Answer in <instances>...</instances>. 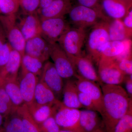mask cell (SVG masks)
Here are the masks:
<instances>
[{
    "label": "cell",
    "mask_w": 132,
    "mask_h": 132,
    "mask_svg": "<svg viewBox=\"0 0 132 132\" xmlns=\"http://www.w3.org/2000/svg\"><path fill=\"white\" fill-rule=\"evenodd\" d=\"M103 108L101 115L106 132H112L119 120L132 107V98L120 85L103 84Z\"/></svg>",
    "instance_id": "cell-1"
},
{
    "label": "cell",
    "mask_w": 132,
    "mask_h": 132,
    "mask_svg": "<svg viewBox=\"0 0 132 132\" xmlns=\"http://www.w3.org/2000/svg\"><path fill=\"white\" fill-rule=\"evenodd\" d=\"M109 21L101 20L91 27L87 35L85 47L87 55L97 65L104 48L110 41L108 33Z\"/></svg>",
    "instance_id": "cell-2"
},
{
    "label": "cell",
    "mask_w": 132,
    "mask_h": 132,
    "mask_svg": "<svg viewBox=\"0 0 132 132\" xmlns=\"http://www.w3.org/2000/svg\"><path fill=\"white\" fill-rule=\"evenodd\" d=\"M87 35L86 29L71 27L62 36L57 43L67 54L76 57L85 56L83 49Z\"/></svg>",
    "instance_id": "cell-3"
},
{
    "label": "cell",
    "mask_w": 132,
    "mask_h": 132,
    "mask_svg": "<svg viewBox=\"0 0 132 132\" xmlns=\"http://www.w3.org/2000/svg\"><path fill=\"white\" fill-rule=\"evenodd\" d=\"M68 14L70 24L74 27L85 29L92 27L101 20L109 21L101 12L79 5L72 6Z\"/></svg>",
    "instance_id": "cell-4"
},
{
    "label": "cell",
    "mask_w": 132,
    "mask_h": 132,
    "mask_svg": "<svg viewBox=\"0 0 132 132\" xmlns=\"http://www.w3.org/2000/svg\"><path fill=\"white\" fill-rule=\"evenodd\" d=\"M0 23L12 48L22 56L25 54L26 41L18 27L15 14L0 15Z\"/></svg>",
    "instance_id": "cell-5"
},
{
    "label": "cell",
    "mask_w": 132,
    "mask_h": 132,
    "mask_svg": "<svg viewBox=\"0 0 132 132\" xmlns=\"http://www.w3.org/2000/svg\"><path fill=\"white\" fill-rule=\"evenodd\" d=\"M41 36L50 44L56 43L71 27L64 16L40 20Z\"/></svg>",
    "instance_id": "cell-6"
},
{
    "label": "cell",
    "mask_w": 132,
    "mask_h": 132,
    "mask_svg": "<svg viewBox=\"0 0 132 132\" xmlns=\"http://www.w3.org/2000/svg\"><path fill=\"white\" fill-rule=\"evenodd\" d=\"M50 57L55 67L64 80L76 78L78 75L67 54L57 43L51 44Z\"/></svg>",
    "instance_id": "cell-7"
},
{
    "label": "cell",
    "mask_w": 132,
    "mask_h": 132,
    "mask_svg": "<svg viewBox=\"0 0 132 132\" xmlns=\"http://www.w3.org/2000/svg\"><path fill=\"white\" fill-rule=\"evenodd\" d=\"M54 117L62 130L81 132L79 125L80 110L79 109L67 107L61 101Z\"/></svg>",
    "instance_id": "cell-8"
},
{
    "label": "cell",
    "mask_w": 132,
    "mask_h": 132,
    "mask_svg": "<svg viewBox=\"0 0 132 132\" xmlns=\"http://www.w3.org/2000/svg\"><path fill=\"white\" fill-rule=\"evenodd\" d=\"M97 66L98 75L102 84L120 85L123 83L125 76L115 61L101 59Z\"/></svg>",
    "instance_id": "cell-9"
},
{
    "label": "cell",
    "mask_w": 132,
    "mask_h": 132,
    "mask_svg": "<svg viewBox=\"0 0 132 132\" xmlns=\"http://www.w3.org/2000/svg\"><path fill=\"white\" fill-rule=\"evenodd\" d=\"M39 80L48 87L60 100L62 97L64 80L58 73L53 62H45Z\"/></svg>",
    "instance_id": "cell-10"
},
{
    "label": "cell",
    "mask_w": 132,
    "mask_h": 132,
    "mask_svg": "<svg viewBox=\"0 0 132 132\" xmlns=\"http://www.w3.org/2000/svg\"><path fill=\"white\" fill-rule=\"evenodd\" d=\"M132 41L127 39L122 41H109L102 51L100 59L116 61L132 57Z\"/></svg>",
    "instance_id": "cell-11"
},
{
    "label": "cell",
    "mask_w": 132,
    "mask_h": 132,
    "mask_svg": "<svg viewBox=\"0 0 132 132\" xmlns=\"http://www.w3.org/2000/svg\"><path fill=\"white\" fill-rule=\"evenodd\" d=\"M75 82L79 92L84 93L91 98L97 111L101 114L103 108V94L100 85L92 81L83 79L77 76Z\"/></svg>",
    "instance_id": "cell-12"
},
{
    "label": "cell",
    "mask_w": 132,
    "mask_h": 132,
    "mask_svg": "<svg viewBox=\"0 0 132 132\" xmlns=\"http://www.w3.org/2000/svg\"><path fill=\"white\" fill-rule=\"evenodd\" d=\"M78 76L85 79L103 85L95 68L93 61L87 56L76 57L68 55Z\"/></svg>",
    "instance_id": "cell-13"
},
{
    "label": "cell",
    "mask_w": 132,
    "mask_h": 132,
    "mask_svg": "<svg viewBox=\"0 0 132 132\" xmlns=\"http://www.w3.org/2000/svg\"><path fill=\"white\" fill-rule=\"evenodd\" d=\"M102 13L108 20L121 19L132 7V3L124 0H100Z\"/></svg>",
    "instance_id": "cell-14"
},
{
    "label": "cell",
    "mask_w": 132,
    "mask_h": 132,
    "mask_svg": "<svg viewBox=\"0 0 132 132\" xmlns=\"http://www.w3.org/2000/svg\"><path fill=\"white\" fill-rule=\"evenodd\" d=\"M51 45L41 36H36L26 42L25 54L45 62L50 57Z\"/></svg>",
    "instance_id": "cell-15"
},
{
    "label": "cell",
    "mask_w": 132,
    "mask_h": 132,
    "mask_svg": "<svg viewBox=\"0 0 132 132\" xmlns=\"http://www.w3.org/2000/svg\"><path fill=\"white\" fill-rule=\"evenodd\" d=\"M39 80L38 76L21 69L18 81L22 98L27 105L34 102L35 92Z\"/></svg>",
    "instance_id": "cell-16"
},
{
    "label": "cell",
    "mask_w": 132,
    "mask_h": 132,
    "mask_svg": "<svg viewBox=\"0 0 132 132\" xmlns=\"http://www.w3.org/2000/svg\"><path fill=\"white\" fill-rule=\"evenodd\" d=\"M17 23L26 41L41 35V21L38 13L24 14Z\"/></svg>",
    "instance_id": "cell-17"
},
{
    "label": "cell",
    "mask_w": 132,
    "mask_h": 132,
    "mask_svg": "<svg viewBox=\"0 0 132 132\" xmlns=\"http://www.w3.org/2000/svg\"><path fill=\"white\" fill-rule=\"evenodd\" d=\"M72 6L71 0H53L46 7L39 10L40 20L63 17L68 14Z\"/></svg>",
    "instance_id": "cell-18"
},
{
    "label": "cell",
    "mask_w": 132,
    "mask_h": 132,
    "mask_svg": "<svg viewBox=\"0 0 132 132\" xmlns=\"http://www.w3.org/2000/svg\"><path fill=\"white\" fill-rule=\"evenodd\" d=\"M98 113L97 111L88 109L80 111L81 132H94L105 128L102 118H101Z\"/></svg>",
    "instance_id": "cell-19"
},
{
    "label": "cell",
    "mask_w": 132,
    "mask_h": 132,
    "mask_svg": "<svg viewBox=\"0 0 132 132\" xmlns=\"http://www.w3.org/2000/svg\"><path fill=\"white\" fill-rule=\"evenodd\" d=\"M21 54L19 52L12 50L7 62L0 72V79H17L19 69L21 66Z\"/></svg>",
    "instance_id": "cell-20"
},
{
    "label": "cell",
    "mask_w": 132,
    "mask_h": 132,
    "mask_svg": "<svg viewBox=\"0 0 132 132\" xmlns=\"http://www.w3.org/2000/svg\"><path fill=\"white\" fill-rule=\"evenodd\" d=\"M61 101L54 104L39 105L34 102L27 105L29 113L35 122L40 126L48 118L54 116Z\"/></svg>",
    "instance_id": "cell-21"
},
{
    "label": "cell",
    "mask_w": 132,
    "mask_h": 132,
    "mask_svg": "<svg viewBox=\"0 0 132 132\" xmlns=\"http://www.w3.org/2000/svg\"><path fill=\"white\" fill-rule=\"evenodd\" d=\"M62 104L65 106L70 108H83L78 97V90L73 79L67 80L64 82L62 93Z\"/></svg>",
    "instance_id": "cell-22"
},
{
    "label": "cell",
    "mask_w": 132,
    "mask_h": 132,
    "mask_svg": "<svg viewBox=\"0 0 132 132\" xmlns=\"http://www.w3.org/2000/svg\"><path fill=\"white\" fill-rule=\"evenodd\" d=\"M60 101L44 82L39 80L36 87L34 102L40 105L54 104Z\"/></svg>",
    "instance_id": "cell-23"
},
{
    "label": "cell",
    "mask_w": 132,
    "mask_h": 132,
    "mask_svg": "<svg viewBox=\"0 0 132 132\" xmlns=\"http://www.w3.org/2000/svg\"><path fill=\"white\" fill-rule=\"evenodd\" d=\"M1 80L3 86L13 105L17 110L25 104L20 91L18 80L16 79Z\"/></svg>",
    "instance_id": "cell-24"
},
{
    "label": "cell",
    "mask_w": 132,
    "mask_h": 132,
    "mask_svg": "<svg viewBox=\"0 0 132 132\" xmlns=\"http://www.w3.org/2000/svg\"><path fill=\"white\" fill-rule=\"evenodd\" d=\"M108 33L111 41H122L131 38L121 19H112L109 21Z\"/></svg>",
    "instance_id": "cell-25"
},
{
    "label": "cell",
    "mask_w": 132,
    "mask_h": 132,
    "mask_svg": "<svg viewBox=\"0 0 132 132\" xmlns=\"http://www.w3.org/2000/svg\"><path fill=\"white\" fill-rule=\"evenodd\" d=\"M16 112L21 118L23 132H42L40 126L35 122L26 104L18 108Z\"/></svg>",
    "instance_id": "cell-26"
},
{
    "label": "cell",
    "mask_w": 132,
    "mask_h": 132,
    "mask_svg": "<svg viewBox=\"0 0 132 132\" xmlns=\"http://www.w3.org/2000/svg\"><path fill=\"white\" fill-rule=\"evenodd\" d=\"M45 62L24 54L22 56L21 69L40 77Z\"/></svg>",
    "instance_id": "cell-27"
},
{
    "label": "cell",
    "mask_w": 132,
    "mask_h": 132,
    "mask_svg": "<svg viewBox=\"0 0 132 132\" xmlns=\"http://www.w3.org/2000/svg\"><path fill=\"white\" fill-rule=\"evenodd\" d=\"M12 50L0 23V72L7 62Z\"/></svg>",
    "instance_id": "cell-28"
},
{
    "label": "cell",
    "mask_w": 132,
    "mask_h": 132,
    "mask_svg": "<svg viewBox=\"0 0 132 132\" xmlns=\"http://www.w3.org/2000/svg\"><path fill=\"white\" fill-rule=\"evenodd\" d=\"M16 111L0 79V114L4 117H7Z\"/></svg>",
    "instance_id": "cell-29"
},
{
    "label": "cell",
    "mask_w": 132,
    "mask_h": 132,
    "mask_svg": "<svg viewBox=\"0 0 132 132\" xmlns=\"http://www.w3.org/2000/svg\"><path fill=\"white\" fill-rule=\"evenodd\" d=\"M132 132V107L118 121L112 132Z\"/></svg>",
    "instance_id": "cell-30"
},
{
    "label": "cell",
    "mask_w": 132,
    "mask_h": 132,
    "mask_svg": "<svg viewBox=\"0 0 132 132\" xmlns=\"http://www.w3.org/2000/svg\"><path fill=\"white\" fill-rule=\"evenodd\" d=\"M10 119L5 127V132H23L21 118L16 111L9 116Z\"/></svg>",
    "instance_id": "cell-31"
},
{
    "label": "cell",
    "mask_w": 132,
    "mask_h": 132,
    "mask_svg": "<svg viewBox=\"0 0 132 132\" xmlns=\"http://www.w3.org/2000/svg\"><path fill=\"white\" fill-rule=\"evenodd\" d=\"M19 2L24 14L37 13L40 9V0H19Z\"/></svg>",
    "instance_id": "cell-32"
},
{
    "label": "cell",
    "mask_w": 132,
    "mask_h": 132,
    "mask_svg": "<svg viewBox=\"0 0 132 132\" xmlns=\"http://www.w3.org/2000/svg\"><path fill=\"white\" fill-rule=\"evenodd\" d=\"M20 7L15 0H0V12L4 15L15 14Z\"/></svg>",
    "instance_id": "cell-33"
},
{
    "label": "cell",
    "mask_w": 132,
    "mask_h": 132,
    "mask_svg": "<svg viewBox=\"0 0 132 132\" xmlns=\"http://www.w3.org/2000/svg\"><path fill=\"white\" fill-rule=\"evenodd\" d=\"M40 127L42 132H59L61 130L54 116L48 118L41 124Z\"/></svg>",
    "instance_id": "cell-34"
},
{
    "label": "cell",
    "mask_w": 132,
    "mask_h": 132,
    "mask_svg": "<svg viewBox=\"0 0 132 132\" xmlns=\"http://www.w3.org/2000/svg\"><path fill=\"white\" fill-rule=\"evenodd\" d=\"M116 62L118 68L124 75H132V57L123 59Z\"/></svg>",
    "instance_id": "cell-35"
},
{
    "label": "cell",
    "mask_w": 132,
    "mask_h": 132,
    "mask_svg": "<svg viewBox=\"0 0 132 132\" xmlns=\"http://www.w3.org/2000/svg\"><path fill=\"white\" fill-rule=\"evenodd\" d=\"M78 97L80 102L84 108L97 112L93 101L87 95L78 91Z\"/></svg>",
    "instance_id": "cell-36"
},
{
    "label": "cell",
    "mask_w": 132,
    "mask_h": 132,
    "mask_svg": "<svg viewBox=\"0 0 132 132\" xmlns=\"http://www.w3.org/2000/svg\"><path fill=\"white\" fill-rule=\"evenodd\" d=\"M77 1L79 5L96 10L103 13L100 0H77Z\"/></svg>",
    "instance_id": "cell-37"
},
{
    "label": "cell",
    "mask_w": 132,
    "mask_h": 132,
    "mask_svg": "<svg viewBox=\"0 0 132 132\" xmlns=\"http://www.w3.org/2000/svg\"><path fill=\"white\" fill-rule=\"evenodd\" d=\"M123 21L125 28L128 34L131 37L132 34V8L128 12L126 16L123 18Z\"/></svg>",
    "instance_id": "cell-38"
},
{
    "label": "cell",
    "mask_w": 132,
    "mask_h": 132,
    "mask_svg": "<svg viewBox=\"0 0 132 132\" xmlns=\"http://www.w3.org/2000/svg\"><path fill=\"white\" fill-rule=\"evenodd\" d=\"M123 82L125 85V89L128 96L130 98H132V75L125 76Z\"/></svg>",
    "instance_id": "cell-39"
},
{
    "label": "cell",
    "mask_w": 132,
    "mask_h": 132,
    "mask_svg": "<svg viewBox=\"0 0 132 132\" xmlns=\"http://www.w3.org/2000/svg\"><path fill=\"white\" fill-rule=\"evenodd\" d=\"M53 1V0H40V7L39 9L46 7L50 4Z\"/></svg>",
    "instance_id": "cell-40"
},
{
    "label": "cell",
    "mask_w": 132,
    "mask_h": 132,
    "mask_svg": "<svg viewBox=\"0 0 132 132\" xmlns=\"http://www.w3.org/2000/svg\"><path fill=\"white\" fill-rule=\"evenodd\" d=\"M3 118L4 117L0 114V127L2 126L3 123Z\"/></svg>",
    "instance_id": "cell-41"
},
{
    "label": "cell",
    "mask_w": 132,
    "mask_h": 132,
    "mask_svg": "<svg viewBox=\"0 0 132 132\" xmlns=\"http://www.w3.org/2000/svg\"><path fill=\"white\" fill-rule=\"evenodd\" d=\"M94 132H106L105 128H102Z\"/></svg>",
    "instance_id": "cell-42"
},
{
    "label": "cell",
    "mask_w": 132,
    "mask_h": 132,
    "mask_svg": "<svg viewBox=\"0 0 132 132\" xmlns=\"http://www.w3.org/2000/svg\"><path fill=\"white\" fill-rule=\"evenodd\" d=\"M59 132H73L71 131H68V130H61Z\"/></svg>",
    "instance_id": "cell-43"
},
{
    "label": "cell",
    "mask_w": 132,
    "mask_h": 132,
    "mask_svg": "<svg viewBox=\"0 0 132 132\" xmlns=\"http://www.w3.org/2000/svg\"><path fill=\"white\" fill-rule=\"evenodd\" d=\"M124 1H126L130 3H132V0H124Z\"/></svg>",
    "instance_id": "cell-44"
},
{
    "label": "cell",
    "mask_w": 132,
    "mask_h": 132,
    "mask_svg": "<svg viewBox=\"0 0 132 132\" xmlns=\"http://www.w3.org/2000/svg\"><path fill=\"white\" fill-rule=\"evenodd\" d=\"M15 1H16L18 2H19V0H15Z\"/></svg>",
    "instance_id": "cell-45"
},
{
    "label": "cell",
    "mask_w": 132,
    "mask_h": 132,
    "mask_svg": "<svg viewBox=\"0 0 132 132\" xmlns=\"http://www.w3.org/2000/svg\"><path fill=\"white\" fill-rule=\"evenodd\" d=\"M1 12H0V14H1Z\"/></svg>",
    "instance_id": "cell-46"
},
{
    "label": "cell",
    "mask_w": 132,
    "mask_h": 132,
    "mask_svg": "<svg viewBox=\"0 0 132 132\" xmlns=\"http://www.w3.org/2000/svg\"><path fill=\"white\" fill-rule=\"evenodd\" d=\"M0 132H1V131H0Z\"/></svg>",
    "instance_id": "cell-47"
}]
</instances>
